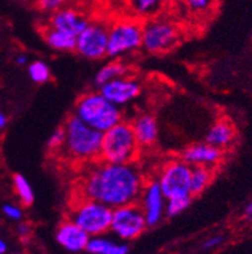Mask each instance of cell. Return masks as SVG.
Returning a JSON list of instances; mask_svg holds the SVG:
<instances>
[{"label": "cell", "instance_id": "obj_1", "mask_svg": "<svg viewBox=\"0 0 252 254\" xmlns=\"http://www.w3.org/2000/svg\"><path fill=\"white\" fill-rule=\"evenodd\" d=\"M76 187L77 197L97 200L112 209L138 203L146 185L141 169L134 164L92 163Z\"/></svg>", "mask_w": 252, "mask_h": 254}, {"label": "cell", "instance_id": "obj_2", "mask_svg": "<svg viewBox=\"0 0 252 254\" xmlns=\"http://www.w3.org/2000/svg\"><path fill=\"white\" fill-rule=\"evenodd\" d=\"M64 143L58 154L74 163H94L99 160L103 133L89 127L76 115L68 116L63 126Z\"/></svg>", "mask_w": 252, "mask_h": 254}, {"label": "cell", "instance_id": "obj_3", "mask_svg": "<svg viewBox=\"0 0 252 254\" xmlns=\"http://www.w3.org/2000/svg\"><path fill=\"white\" fill-rule=\"evenodd\" d=\"M139 150L131 123L121 120L103 133L99 160L109 164H130L137 160Z\"/></svg>", "mask_w": 252, "mask_h": 254}, {"label": "cell", "instance_id": "obj_4", "mask_svg": "<svg viewBox=\"0 0 252 254\" xmlns=\"http://www.w3.org/2000/svg\"><path fill=\"white\" fill-rule=\"evenodd\" d=\"M74 114L88 126L102 133L122 120L121 107L109 102L101 92L84 93L76 101Z\"/></svg>", "mask_w": 252, "mask_h": 254}, {"label": "cell", "instance_id": "obj_5", "mask_svg": "<svg viewBox=\"0 0 252 254\" xmlns=\"http://www.w3.org/2000/svg\"><path fill=\"white\" fill-rule=\"evenodd\" d=\"M111 206L97 200L76 197L70 210V219L90 236L103 235L111 230Z\"/></svg>", "mask_w": 252, "mask_h": 254}, {"label": "cell", "instance_id": "obj_6", "mask_svg": "<svg viewBox=\"0 0 252 254\" xmlns=\"http://www.w3.org/2000/svg\"><path fill=\"white\" fill-rule=\"evenodd\" d=\"M143 45V22L139 18H122L108 27L107 56L124 57L139 51Z\"/></svg>", "mask_w": 252, "mask_h": 254}, {"label": "cell", "instance_id": "obj_7", "mask_svg": "<svg viewBox=\"0 0 252 254\" xmlns=\"http://www.w3.org/2000/svg\"><path fill=\"white\" fill-rule=\"evenodd\" d=\"M180 31L176 23L162 17H152L143 23L142 48L151 55H163L179 43Z\"/></svg>", "mask_w": 252, "mask_h": 254}, {"label": "cell", "instance_id": "obj_8", "mask_svg": "<svg viewBox=\"0 0 252 254\" xmlns=\"http://www.w3.org/2000/svg\"><path fill=\"white\" fill-rule=\"evenodd\" d=\"M192 167L182 158L172 159L161 168L157 181L166 199L191 195Z\"/></svg>", "mask_w": 252, "mask_h": 254}, {"label": "cell", "instance_id": "obj_9", "mask_svg": "<svg viewBox=\"0 0 252 254\" xmlns=\"http://www.w3.org/2000/svg\"><path fill=\"white\" fill-rule=\"evenodd\" d=\"M147 229V221L141 205L128 204L113 209L111 230L122 240H134Z\"/></svg>", "mask_w": 252, "mask_h": 254}, {"label": "cell", "instance_id": "obj_10", "mask_svg": "<svg viewBox=\"0 0 252 254\" xmlns=\"http://www.w3.org/2000/svg\"><path fill=\"white\" fill-rule=\"evenodd\" d=\"M108 26L102 22H89L76 36L77 55L88 60H101L107 56Z\"/></svg>", "mask_w": 252, "mask_h": 254}, {"label": "cell", "instance_id": "obj_11", "mask_svg": "<svg viewBox=\"0 0 252 254\" xmlns=\"http://www.w3.org/2000/svg\"><path fill=\"white\" fill-rule=\"evenodd\" d=\"M99 92L109 102L122 107L141 96L142 84L137 77L125 75L103 84L102 87H99Z\"/></svg>", "mask_w": 252, "mask_h": 254}, {"label": "cell", "instance_id": "obj_12", "mask_svg": "<svg viewBox=\"0 0 252 254\" xmlns=\"http://www.w3.org/2000/svg\"><path fill=\"white\" fill-rule=\"evenodd\" d=\"M139 200H141L139 205L144 213L147 226L153 227V226L158 225L165 214V210H166V197L161 190L157 178L150 180L148 182L146 181Z\"/></svg>", "mask_w": 252, "mask_h": 254}, {"label": "cell", "instance_id": "obj_13", "mask_svg": "<svg viewBox=\"0 0 252 254\" xmlns=\"http://www.w3.org/2000/svg\"><path fill=\"white\" fill-rule=\"evenodd\" d=\"M182 159L191 167L215 168L223 160V150L204 143H195L185 148L182 152Z\"/></svg>", "mask_w": 252, "mask_h": 254}, {"label": "cell", "instance_id": "obj_14", "mask_svg": "<svg viewBox=\"0 0 252 254\" xmlns=\"http://www.w3.org/2000/svg\"><path fill=\"white\" fill-rule=\"evenodd\" d=\"M88 25H89V19L74 8H66V6L51 13L48 21V26L51 29L68 32L74 36L79 35Z\"/></svg>", "mask_w": 252, "mask_h": 254}, {"label": "cell", "instance_id": "obj_15", "mask_svg": "<svg viewBox=\"0 0 252 254\" xmlns=\"http://www.w3.org/2000/svg\"><path fill=\"white\" fill-rule=\"evenodd\" d=\"M90 235L86 234L81 227L74 223L71 219H67L58 226L55 232V240L66 251L79 253L86 251V245L89 243Z\"/></svg>", "mask_w": 252, "mask_h": 254}, {"label": "cell", "instance_id": "obj_16", "mask_svg": "<svg viewBox=\"0 0 252 254\" xmlns=\"http://www.w3.org/2000/svg\"><path fill=\"white\" fill-rule=\"evenodd\" d=\"M133 132L141 148H148L156 145L158 139V124L153 115L141 114L133 122Z\"/></svg>", "mask_w": 252, "mask_h": 254}, {"label": "cell", "instance_id": "obj_17", "mask_svg": "<svg viewBox=\"0 0 252 254\" xmlns=\"http://www.w3.org/2000/svg\"><path fill=\"white\" fill-rule=\"evenodd\" d=\"M236 134V128L229 120L219 119L208 129L206 134V142L224 151L233 145Z\"/></svg>", "mask_w": 252, "mask_h": 254}, {"label": "cell", "instance_id": "obj_18", "mask_svg": "<svg viewBox=\"0 0 252 254\" xmlns=\"http://www.w3.org/2000/svg\"><path fill=\"white\" fill-rule=\"evenodd\" d=\"M45 43L51 49L58 52H74L76 49V36L71 35L68 32L59 31L47 26L43 31Z\"/></svg>", "mask_w": 252, "mask_h": 254}, {"label": "cell", "instance_id": "obj_19", "mask_svg": "<svg viewBox=\"0 0 252 254\" xmlns=\"http://www.w3.org/2000/svg\"><path fill=\"white\" fill-rule=\"evenodd\" d=\"M86 252L90 254H128L129 247L125 244L111 242L109 239L102 236H90L86 245Z\"/></svg>", "mask_w": 252, "mask_h": 254}, {"label": "cell", "instance_id": "obj_20", "mask_svg": "<svg viewBox=\"0 0 252 254\" xmlns=\"http://www.w3.org/2000/svg\"><path fill=\"white\" fill-rule=\"evenodd\" d=\"M129 71H130V67L125 62L113 60V61L105 64L102 68H99L94 76V84L98 88L102 87L103 84L108 83L116 77L129 75Z\"/></svg>", "mask_w": 252, "mask_h": 254}, {"label": "cell", "instance_id": "obj_21", "mask_svg": "<svg viewBox=\"0 0 252 254\" xmlns=\"http://www.w3.org/2000/svg\"><path fill=\"white\" fill-rule=\"evenodd\" d=\"M128 3L137 18L148 19L162 10L165 0H128Z\"/></svg>", "mask_w": 252, "mask_h": 254}, {"label": "cell", "instance_id": "obj_22", "mask_svg": "<svg viewBox=\"0 0 252 254\" xmlns=\"http://www.w3.org/2000/svg\"><path fill=\"white\" fill-rule=\"evenodd\" d=\"M214 178V168L208 167H192V177H191V195L197 196L201 195L211 181Z\"/></svg>", "mask_w": 252, "mask_h": 254}, {"label": "cell", "instance_id": "obj_23", "mask_svg": "<svg viewBox=\"0 0 252 254\" xmlns=\"http://www.w3.org/2000/svg\"><path fill=\"white\" fill-rule=\"evenodd\" d=\"M13 185H14V190H16L21 203L26 206L31 205L35 199H34V191H32L29 181L26 180L22 174H16L13 178Z\"/></svg>", "mask_w": 252, "mask_h": 254}, {"label": "cell", "instance_id": "obj_24", "mask_svg": "<svg viewBox=\"0 0 252 254\" xmlns=\"http://www.w3.org/2000/svg\"><path fill=\"white\" fill-rule=\"evenodd\" d=\"M29 76L34 83L44 84L50 80L51 74L48 64L43 61H34L29 66Z\"/></svg>", "mask_w": 252, "mask_h": 254}, {"label": "cell", "instance_id": "obj_25", "mask_svg": "<svg viewBox=\"0 0 252 254\" xmlns=\"http://www.w3.org/2000/svg\"><path fill=\"white\" fill-rule=\"evenodd\" d=\"M192 197L193 196H178L166 199V210H165V213L169 217L178 216L191 205Z\"/></svg>", "mask_w": 252, "mask_h": 254}, {"label": "cell", "instance_id": "obj_26", "mask_svg": "<svg viewBox=\"0 0 252 254\" xmlns=\"http://www.w3.org/2000/svg\"><path fill=\"white\" fill-rule=\"evenodd\" d=\"M183 3L196 14H207L214 6V0H183Z\"/></svg>", "mask_w": 252, "mask_h": 254}, {"label": "cell", "instance_id": "obj_27", "mask_svg": "<svg viewBox=\"0 0 252 254\" xmlns=\"http://www.w3.org/2000/svg\"><path fill=\"white\" fill-rule=\"evenodd\" d=\"M63 143H64V129L63 127H61V128H58L57 130H54V133L49 137L47 146H48L49 151L58 154V152L62 150V147H63Z\"/></svg>", "mask_w": 252, "mask_h": 254}, {"label": "cell", "instance_id": "obj_28", "mask_svg": "<svg viewBox=\"0 0 252 254\" xmlns=\"http://www.w3.org/2000/svg\"><path fill=\"white\" fill-rule=\"evenodd\" d=\"M67 0H35V4L38 6V9H40L44 13H51L57 12L61 8H63Z\"/></svg>", "mask_w": 252, "mask_h": 254}, {"label": "cell", "instance_id": "obj_29", "mask_svg": "<svg viewBox=\"0 0 252 254\" xmlns=\"http://www.w3.org/2000/svg\"><path fill=\"white\" fill-rule=\"evenodd\" d=\"M3 213L8 218L13 219V221H19V219L22 218V210H21V208H18L17 205H13V204L3 205Z\"/></svg>", "mask_w": 252, "mask_h": 254}, {"label": "cell", "instance_id": "obj_30", "mask_svg": "<svg viewBox=\"0 0 252 254\" xmlns=\"http://www.w3.org/2000/svg\"><path fill=\"white\" fill-rule=\"evenodd\" d=\"M223 242H224L223 236H211V238H208L207 240H204L201 248L203 249V251H211V249L217 248V247H219Z\"/></svg>", "mask_w": 252, "mask_h": 254}, {"label": "cell", "instance_id": "obj_31", "mask_svg": "<svg viewBox=\"0 0 252 254\" xmlns=\"http://www.w3.org/2000/svg\"><path fill=\"white\" fill-rule=\"evenodd\" d=\"M30 232H31V229H30V226L27 223H21L18 226V234L21 238H27L30 235Z\"/></svg>", "mask_w": 252, "mask_h": 254}, {"label": "cell", "instance_id": "obj_32", "mask_svg": "<svg viewBox=\"0 0 252 254\" xmlns=\"http://www.w3.org/2000/svg\"><path fill=\"white\" fill-rule=\"evenodd\" d=\"M16 64H18V66H23V64H27V57H26V55H18V56H17Z\"/></svg>", "mask_w": 252, "mask_h": 254}, {"label": "cell", "instance_id": "obj_33", "mask_svg": "<svg viewBox=\"0 0 252 254\" xmlns=\"http://www.w3.org/2000/svg\"><path fill=\"white\" fill-rule=\"evenodd\" d=\"M245 216L246 217H252V200L250 201L249 204L246 205V208H245Z\"/></svg>", "mask_w": 252, "mask_h": 254}, {"label": "cell", "instance_id": "obj_34", "mask_svg": "<svg viewBox=\"0 0 252 254\" xmlns=\"http://www.w3.org/2000/svg\"><path fill=\"white\" fill-rule=\"evenodd\" d=\"M6 126V116L0 111V129H3Z\"/></svg>", "mask_w": 252, "mask_h": 254}, {"label": "cell", "instance_id": "obj_35", "mask_svg": "<svg viewBox=\"0 0 252 254\" xmlns=\"http://www.w3.org/2000/svg\"><path fill=\"white\" fill-rule=\"evenodd\" d=\"M6 252V244L4 240L0 239V254H4Z\"/></svg>", "mask_w": 252, "mask_h": 254}]
</instances>
